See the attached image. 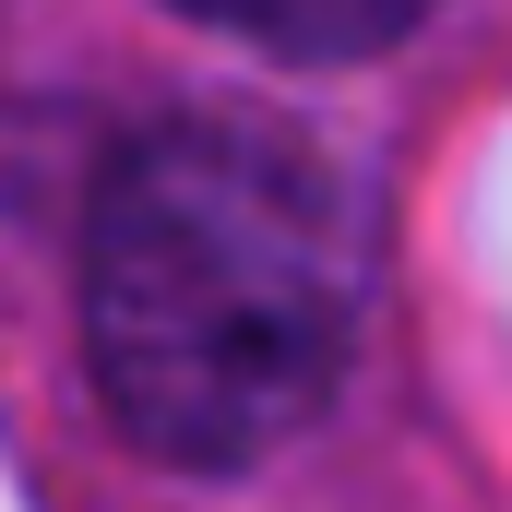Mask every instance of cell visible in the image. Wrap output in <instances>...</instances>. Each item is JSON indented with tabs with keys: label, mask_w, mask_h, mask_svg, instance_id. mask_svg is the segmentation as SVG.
<instances>
[{
	"label": "cell",
	"mask_w": 512,
	"mask_h": 512,
	"mask_svg": "<svg viewBox=\"0 0 512 512\" xmlns=\"http://www.w3.org/2000/svg\"><path fill=\"white\" fill-rule=\"evenodd\" d=\"M358 346V239L251 120L131 131L84 215V358L167 465H251L322 417Z\"/></svg>",
	"instance_id": "obj_1"
},
{
	"label": "cell",
	"mask_w": 512,
	"mask_h": 512,
	"mask_svg": "<svg viewBox=\"0 0 512 512\" xmlns=\"http://www.w3.org/2000/svg\"><path fill=\"white\" fill-rule=\"evenodd\" d=\"M179 12L251 36L274 60H370V48H393V36L429 24V0H179Z\"/></svg>",
	"instance_id": "obj_2"
}]
</instances>
